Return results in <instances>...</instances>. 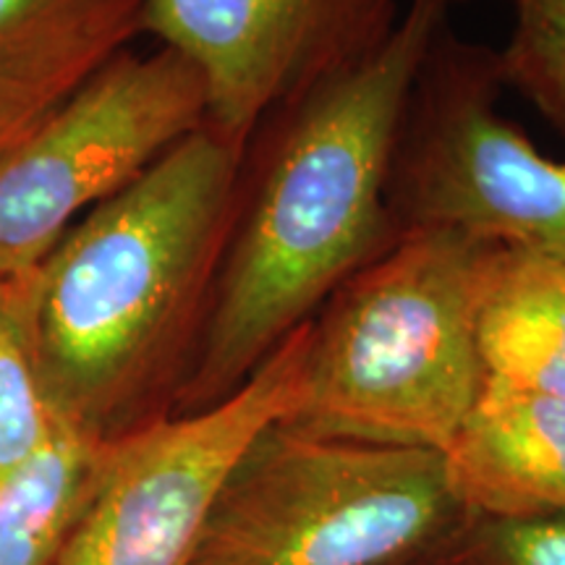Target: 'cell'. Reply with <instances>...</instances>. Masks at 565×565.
Returning a JSON list of instances; mask_svg holds the SVG:
<instances>
[{"mask_svg": "<svg viewBox=\"0 0 565 565\" xmlns=\"http://www.w3.org/2000/svg\"><path fill=\"white\" fill-rule=\"evenodd\" d=\"M494 242L408 228L309 322L303 395L288 427L443 454L487 374L477 301Z\"/></svg>", "mask_w": 565, "mask_h": 565, "instance_id": "obj_3", "label": "cell"}, {"mask_svg": "<svg viewBox=\"0 0 565 565\" xmlns=\"http://www.w3.org/2000/svg\"><path fill=\"white\" fill-rule=\"evenodd\" d=\"M466 0H406L377 53L282 105L244 150L207 324L171 414L238 391L398 228L391 179L416 79Z\"/></svg>", "mask_w": 565, "mask_h": 565, "instance_id": "obj_1", "label": "cell"}, {"mask_svg": "<svg viewBox=\"0 0 565 565\" xmlns=\"http://www.w3.org/2000/svg\"><path fill=\"white\" fill-rule=\"evenodd\" d=\"M487 380L565 398V259L494 246L477 301Z\"/></svg>", "mask_w": 565, "mask_h": 565, "instance_id": "obj_11", "label": "cell"}, {"mask_svg": "<svg viewBox=\"0 0 565 565\" xmlns=\"http://www.w3.org/2000/svg\"><path fill=\"white\" fill-rule=\"evenodd\" d=\"M141 34V0H0V152Z\"/></svg>", "mask_w": 565, "mask_h": 565, "instance_id": "obj_10", "label": "cell"}, {"mask_svg": "<svg viewBox=\"0 0 565 565\" xmlns=\"http://www.w3.org/2000/svg\"><path fill=\"white\" fill-rule=\"evenodd\" d=\"M242 160L204 126L42 259L34 351L61 419L113 440L173 412L207 324Z\"/></svg>", "mask_w": 565, "mask_h": 565, "instance_id": "obj_2", "label": "cell"}, {"mask_svg": "<svg viewBox=\"0 0 565 565\" xmlns=\"http://www.w3.org/2000/svg\"><path fill=\"white\" fill-rule=\"evenodd\" d=\"M466 515L437 450L278 422L233 469L192 565H412Z\"/></svg>", "mask_w": 565, "mask_h": 565, "instance_id": "obj_4", "label": "cell"}, {"mask_svg": "<svg viewBox=\"0 0 565 565\" xmlns=\"http://www.w3.org/2000/svg\"><path fill=\"white\" fill-rule=\"evenodd\" d=\"M406 0H141V34L183 55L207 126L246 150L275 110L385 45Z\"/></svg>", "mask_w": 565, "mask_h": 565, "instance_id": "obj_8", "label": "cell"}, {"mask_svg": "<svg viewBox=\"0 0 565 565\" xmlns=\"http://www.w3.org/2000/svg\"><path fill=\"white\" fill-rule=\"evenodd\" d=\"M412 565H435V563L427 557V561H419V563H412Z\"/></svg>", "mask_w": 565, "mask_h": 565, "instance_id": "obj_17", "label": "cell"}, {"mask_svg": "<svg viewBox=\"0 0 565 565\" xmlns=\"http://www.w3.org/2000/svg\"><path fill=\"white\" fill-rule=\"evenodd\" d=\"M6 286H9V280L0 278V307H3V299H6Z\"/></svg>", "mask_w": 565, "mask_h": 565, "instance_id": "obj_16", "label": "cell"}, {"mask_svg": "<svg viewBox=\"0 0 565 565\" xmlns=\"http://www.w3.org/2000/svg\"><path fill=\"white\" fill-rule=\"evenodd\" d=\"M207 126L196 68L171 47H126L0 152V278L38 270L97 204Z\"/></svg>", "mask_w": 565, "mask_h": 565, "instance_id": "obj_6", "label": "cell"}, {"mask_svg": "<svg viewBox=\"0 0 565 565\" xmlns=\"http://www.w3.org/2000/svg\"><path fill=\"white\" fill-rule=\"evenodd\" d=\"M34 273L9 278L0 307V482L51 440V406L34 351Z\"/></svg>", "mask_w": 565, "mask_h": 565, "instance_id": "obj_13", "label": "cell"}, {"mask_svg": "<svg viewBox=\"0 0 565 565\" xmlns=\"http://www.w3.org/2000/svg\"><path fill=\"white\" fill-rule=\"evenodd\" d=\"M309 322L217 404L162 414L105 443L58 565H192L233 469L301 404Z\"/></svg>", "mask_w": 565, "mask_h": 565, "instance_id": "obj_7", "label": "cell"}, {"mask_svg": "<svg viewBox=\"0 0 565 565\" xmlns=\"http://www.w3.org/2000/svg\"><path fill=\"white\" fill-rule=\"evenodd\" d=\"M435 565H565V513L466 515L429 555Z\"/></svg>", "mask_w": 565, "mask_h": 565, "instance_id": "obj_15", "label": "cell"}, {"mask_svg": "<svg viewBox=\"0 0 565 565\" xmlns=\"http://www.w3.org/2000/svg\"><path fill=\"white\" fill-rule=\"evenodd\" d=\"M492 47L440 34L416 79L391 179L395 228H454L565 259V160L500 113Z\"/></svg>", "mask_w": 565, "mask_h": 565, "instance_id": "obj_5", "label": "cell"}, {"mask_svg": "<svg viewBox=\"0 0 565 565\" xmlns=\"http://www.w3.org/2000/svg\"><path fill=\"white\" fill-rule=\"evenodd\" d=\"M498 55L500 82L565 134V0H515Z\"/></svg>", "mask_w": 565, "mask_h": 565, "instance_id": "obj_14", "label": "cell"}, {"mask_svg": "<svg viewBox=\"0 0 565 565\" xmlns=\"http://www.w3.org/2000/svg\"><path fill=\"white\" fill-rule=\"evenodd\" d=\"M443 463L469 515L565 513V398L487 380Z\"/></svg>", "mask_w": 565, "mask_h": 565, "instance_id": "obj_9", "label": "cell"}, {"mask_svg": "<svg viewBox=\"0 0 565 565\" xmlns=\"http://www.w3.org/2000/svg\"><path fill=\"white\" fill-rule=\"evenodd\" d=\"M105 443L61 419L51 440L0 482V565H58Z\"/></svg>", "mask_w": 565, "mask_h": 565, "instance_id": "obj_12", "label": "cell"}]
</instances>
